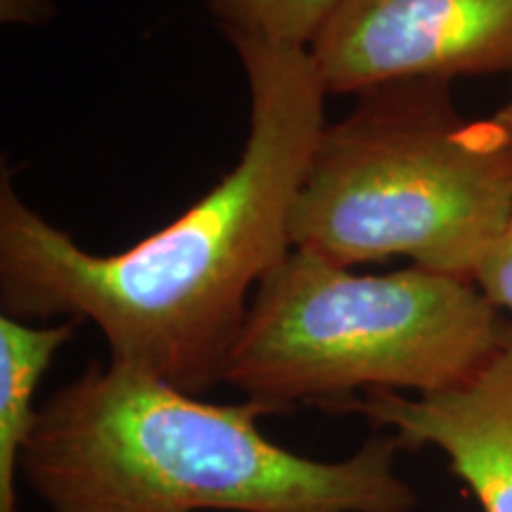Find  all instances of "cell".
Returning <instances> with one entry per match:
<instances>
[{
  "mask_svg": "<svg viewBox=\"0 0 512 512\" xmlns=\"http://www.w3.org/2000/svg\"><path fill=\"white\" fill-rule=\"evenodd\" d=\"M259 403H207L93 361L43 403L19 470L50 512H413L403 444L375 434L325 463L273 444Z\"/></svg>",
  "mask_w": 512,
  "mask_h": 512,
  "instance_id": "7a4b0ae2",
  "label": "cell"
},
{
  "mask_svg": "<svg viewBox=\"0 0 512 512\" xmlns=\"http://www.w3.org/2000/svg\"><path fill=\"white\" fill-rule=\"evenodd\" d=\"M512 342V323L475 280L411 266L363 273L304 249L256 285L223 382L268 415L356 392L463 387Z\"/></svg>",
  "mask_w": 512,
  "mask_h": 512,
  "instance_id": "277c9868",
  "label": "cell"
},
{
  "mask_svg": "<svg viewBox=\"0 0 512 512\" xmlns=\"http://www.w3.org/2000/svg\"><path fill=\"white\" fill-rule=\"evenodd\" d=\"M76 320L31 325L10 316L0 318V512H17L19 453L27 441L36 411L34 396L62 344L72 339Z\"/></svg>",
  "mask_w": 512,
  "mask_h": 512,
  "instance_id": "52a82bcc",
  "label": "cell"
},
{
  "mask_svg": "<svg viewBox=\"0 0 512 512\" xmlns=\"http://www.w3.org/2000/svg\"><path fill=\"white\" fill-rule=\"evenodd\" d=\"M309 55L328 95L512 74V0H339Z\"/></svg>",
  "mask_w": 512,
  "mask_h": 512,
  "instance_id": "5b68a950",
  "label": "cell"
},
{
  "mask_svg": "<svg viewBox=\"0 0 512 512\" xmlns=\"http://www.w3.org/2000/svg\"><path fill=\"white\" fill-rule=\"evenodd\" d=\"M249 81L238 164L178 219L119 254H91L0 185V304L17 320H91L110 361L204 394L223 382L249 294L292 252V209L325 128L306 48L230 38Z\"/></svg>",
  "mask_w": 512,
  "mask_h": 512,
  "instance_id": "6da1fadb",
  "label": "cell"
},
{
  "mask_svg": "<svg viewBox=\"0 0 512 512\" xmlns=\"http://www.w3.org/2000/svg\"><path fill=\"white\" fill-rule=\"evenodd\" d=\"M496 119L501 121V124L508 128V131L512 133V98L505 102V105L501 107V110H498V114H496Z\"/></svg>",
  "mask_w": 512,
  "mask_h": 512,
  "instance_id": "8fae6325",
  "label": "cell"
},
{
  "mask_svg": "<svg viewBox=\"0 0 512 512\" xmlns=\"http://www.w3.org/2000/svg\"><path fill=\"white\" fill-rule=\"evenodd\" d=\"M339 0H209L228 38L311 48Z\"/></svg>",
  "mask_w": 512,
  "mask_h": 512,
  "instance_id": "ba28073f",
  "label": "cell"
},
{
  "mask_svg": "<svg viewBox=\"0 0 512 512\" xmlns=\"http://www.w3.org/2000/svg\"><path fill=\"white\" fill-rule=\"evenodd\" d=\"M55 12L53 0H0V19L3 22L38 24Z\"/></svg>",
  "mask_w": 512,
  "mask_h": 512,
  "instance_id": "30bf717a",
  "label": "cell"
},
{
  "mask_svg": "<svg viewBox=\"0 0 512 512\" xmlns=\"http://www.w3.org/2000/svg\"><path fill=\"white\" fill-rule=\"evenodd\" d=\"M512 216V133L465 119L446 83H389L325 124L292 209V249L351 268L389 256L475 278Z\"/></svg>",
  "mask_w": 512,
  "mask_h": 512,
  "instance_id": "3957f363",
  "label": "cell"
},
{
  "mask_svg": "<svg viewBox=\"0 0 512 512\" xmlns=\"http://www.w3.org/2000/svg\"><path fill=\"white\" fill-rule=\"evenodd\" d=\"M472 280L498 311L512 313V216Z\"/></svg>",
  "mask_w": 512,
  "mask_h": 512,
  "instance_id": "9c48e42d",
  "label": "cell"
},
{
  "mask_svg": "<svg viewBox=\"0 0 512 512\" xmlns=\"http://www.w3.org/2000/svg\"><path fill=\"white\" fill-rule=\"evenodd\" d=\"M337 413H361L403 448L437 446L484 512H512V342L463 387L403 396L366 392Z\"/></svg>",
  "mask_w": 512,
  "mask_h": 512,
  "instance_id": "8992f818",
  "label": "cell"
}]
</instances>
